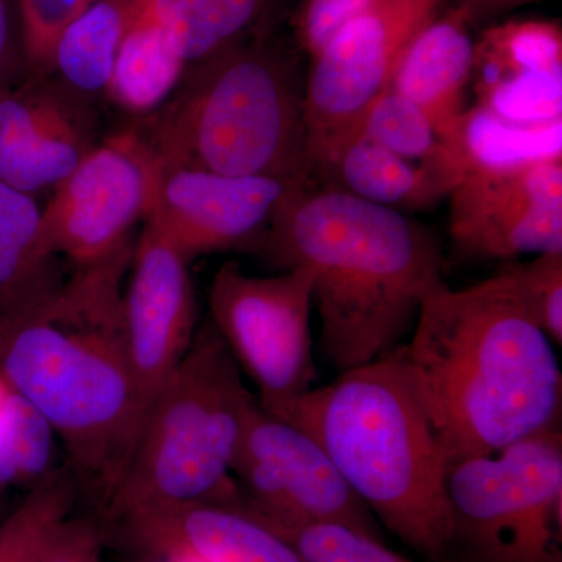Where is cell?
I'll list each match as a JSON object with an SVG mask.
<instances>
[{
	"mask_svg": "<svg viewBox=\"0 0 562 562\" xmlns=\"http://www.w3.org/2000/svg\"><path fill=\"white\" fill-rule=\"evenodd\" d=\"M90 2H91V3H92V2H95V0H90Z\"/></svg>",
	"mask_w": 562,
	"mask_h": 562,
	"instance_id": "obj_36",
	"label": "cell"
},
{
	"mask_svg": "<svg viewBox=\"0 0 562 562\" xmlns=\"http://www.w3.org/2000/svg\"><path fill=\"white\" fill-rule=\"evenodd\" d=\"M138 13L139 0L92 2L61 36L52 74L83 98L106 91L122 40Z\"/></svg>",
	"mask_w": 562,
	"mask_h": 562,
	"instance_id": "obj_22",
	"label": "cell"
},
{
	"mask_svg": "<svg viewBox=\"0 0 562 562\" xmlns=\"http://www.w3.org/2000/svg\"><path fill=\"white\" fill-rule=\"evenodd\" d=\"M11 20L9 0H0V72L10 50Z\"/></svg>",
	"mask_w": 562,
	"mask_h": 562,
	"instance_id": "obj_34",
	"label": "cell"
},
{
	"mask_svg": "<svg viewBox=\"0 0 562 562\" xmlns=\"http://www.w3.org/2000/svg\"><path fill=\"white\" fill-rule=\"evenodd\" d=\"M303 562H413L380 539L339 524H312L276 530Z\"/></svg>",
	"mask_w": 562,
	"mask_h": 562,
	"instance_id": "obj_27",
	"label": "cell"
},
{
	"mask_svg": "<svg viewBox=\"0 0 562 562\" xmlns=\"http://www.w3.org/2000/svg\"><path fill=\"white\" fill-rule=\"evenodd\" d=\"M155 162L144 221L190 262L220 251H255L281 203L297 188L269 177L224 176Z\"/></svg>",
	"mask_w": 562,
	"mask_h": 562,
	"instance_id": "obj_12",
	"label": "cell"
},
{
	"mask_svg": "<svg viewBox=\"0 0 562 562\" xmlns=\"http://www.w3.org/2000/svg\"><path fill=\"white\" fill-rule=\"evenodd\" d=\"M187 68L168 33L138 14L122 40L105 92L121 109L146 116L172 94Z\"/></svg>",
	"mask_w": 562,
	"mask_h": 562,
	"instance_id": "obj_23",
	"label": "cell"
},
{
	"mask_svg": "<svg viewBox=\"0 0 562 562\" xmlns=\"http://www.w3.org/2000/svg\"><path fill=\"white\" fill-rule=\"evenodd\" d=\"M312 308L313 279L305 269L254 277L227 262L214 276L210 322L266 412L280 413L316 387Z\"/></svg>",
	"mask_w": 562,
	"mask_h": 562,
	"instance_id": "obj_9",
	"label": "cell"
},
{
	"mask_svg": "<svg viewBox=\"0 0 562 562\" xmlns=\"http://www.w3.org/2000/svg\"><path fill=\"white\" fill-rule=\"evenodd\" d=\"M536 2L539 0H457L454 9L461 11L462 16L473 29L491 24L492 21L498 20L514 10Z\"/></svg>",
	"mask_w": 562,
	"mask_h": 562,
	"instance_id": "obj_33",
	"label": "cell"
},
{
	"mask_svg": "<svg viewBox=\"0 0 562 562\" xmlns=\"http://www.w3.org/2000/svg\"><path fill=\"white\" fill-rule=\"evenodd\" d=\"M49 422L10 382L0 368V490H31L61 465Z\"/></svg>",
	"mask_w": 562,
	"mask_h": 562,
	"instance_id": "obj_24",
	"label": "cell"
},
{
	"mask_svg": "<svg viewBox=\"0 0 562 562\" xmlns=\"http://www.w3.org/2000/svg\"><path fill=\"white\" fill-rule=\"evenodd\" d=\"M473 55L471 24L454 7L442 10L406 47L391 90L416 103L446 138L465 110Z\"/></svg>",
	"mask_w": 562,
	"mask_h": 562,
	"instance_id": "obj_18",
	"label": "cell"
},
{
	"mask_svg": "<svg viewBox=\"0 0 562 562\" xmlns=\"http://www.w3.org/2000/svg\"><path fill=\"white\" fill-rule=\"evenodd\" d=\"M273 416L316 439L366 508L409 549L430 562H454L449 462L401 347Z\"/></svg>",
	"mask_w": 562,
	"mask_h": 562,
	"instance_id": "obj_4",
	"label": "cell"
},
{
	"mask_svg": "<svg viewBox=\"0 0 562 562\" xmlns=\"http://www.w3.org/2000/svg\"><path fill=\"white\" fill-rule=\"evenodd\" d=\"M63 279L32 194L0 180V312Z\"/></svg>",
	"mask_w": 562,
	"mask_h": 562,
	"instance_id": "obj_21",
	"label": "cell"
},
{
	"mask_svg": "<svg viewBox=\"0 0 562 562\" xmlns=\"http://www.w3.org/2000/svg\"><path fill=\"white\" fill-rule=\"evenodd\" d=\"M232 476L244 506L273 530L339 524L380 539L375 517L308 432L251 403Z\"/></svg>",
	"mask_w": 562,
	"mask_h": 562,
	"instance_id": "obj_10",
	"label": "cell"
},
{
	"mask_svg": "<svg viewBox=\"0 0 562 562\" xmlns=\"http://www.w3.org/2000/svg\"><path fill=\"white\" fill-rule=\"evenodd\" d=\"M453 250L468 260L562 251V158L469 173L450 192Z\"/></svg>",
	"mask_w": 562,
	"mask_h": 562,
	"instance_id": "obj_13",
	"label": "cell"
},
{
	"mask_svg": "<svg viewBox=\"0 0 562 562\" xmlns=\"http://www.w3.org/2000/svg\"><path fill=\"white\" fill-rule=\"evenodd\" d=\"M447 0H382L350 22L314 58L305 81L303 122L312 180L327 177L344 147L360 135L376 99L391 90L406 47Z\"/></svg>",
	"mask_w": 562,
	"mask_h": 562,
	"instance_id": "obj_8",
	"label": "cell"
},
{
	"mask_svg": "<svg viewBox=\"0 0 562 562\" xmlns=\"http://www.w3.org/2000/svg\"><path fill=\"white\" fill-rule=\"evenodd\" d=\"M122 294L125 339L147 406L179 368L198 333L190 261L157 228L144 225Z\"/></svg>",
	"mask_w": 562,
	"mask_h": 562,
	"instance_id": "obj_15",
	"label": "cell"
},
{
	"mask_svg": "<svg viewBox=\"0 0 562 562\" xmlns=\"http://www.w3.org/2000/svg\"><path fill=\"white\" fill-rule=\"evenodd\" d=\"M358 138L371 140L397 157L442 169L452 173L454 179L462 180L452 151L427 114L395 91L387 90L373 102L361 122Z\"/></svg>",
	"mask_w": 562,
	"mask_h": 562,
	"instance_id": "obj_25",
	"label": "cell"
},
{
	"mask_svg": "<svg viewBox=\"0 0 562 562\" xmlns=\"http://www.w3.org/2000/svg\"><path fill=\"white\" fill-rule=\"evenodd\" d=\"M327 177L339 190L394 210L430 209L460 183L452 173L405 160L364 138L344 147Z\"/></svg>",
	"mask_w": 562,
	"mask_h": 562,
	"instance_id": "obj_19",
	"label": "cell"
},
{
	"mask_svg": "<svg viewBox=\"0 0 562 562\" xmlns=\"http://www.w3.org/2000/svg\"><path fill=\"white\" fill-rule=\"evenodd\" d=\"M146 554L150 562H202L181 552H149Z\"/></svg>",
	"mask_w": 562,
	"mask_h": 562,
	"instance_id": "obj_35",
	"label": "cell"
},
{
	"mask_svg": "<svg viewBox=\"0 0 562 562\" xmlns=\"http://www.w3.org/2000/svg\"><path fill=\"white\" fill-rule=\"evenodd\" d=\"M255 251L312 276L322 355L339 372L401 347L428 292L446 283L424 225L335 187L292 190Z\"/></svg>",
	"mask_w": 562,
	"mask_h": 562,
	"instance_id": "obj_3",
	"label": "cell"
},
{
	"mask_svg": "<svg viewBox=\"0 0 562 562\" xmlns=\"http://www.w3.org/2000/svg\"><path fill=\"white\" fill-rule=\"evenodd\" d=\"M475 105L506 120H562V29L546 20L487 25L475 41Z\"/></svg>",
	"mask_w": 562,
	"mask_h": 562,
	"instance_id": "obj_16",
	"label": "cell"
},
{
	"mask_svg": "<svg viewBox=\"0 0 562 562\" xmlns=\"http://www.w3.org/2000/svg\"><path fill=\"white\" fill-rule=\"evenodd\" d=\"M401 353L449 465L560 427V362L505 271L428 292Z\"/></svg>",
	"mask_w": 562,
	"mask_h": 562,
	"instance_id": "obj_2",
	"label": "cell"
},
{
	"mask_svg": "<svg viewBox=\"0 0 562 562\" xmlns=\"http://www.w3.org/2000/svg\"><path fill=\"white\" fill-rule=\"evenodd\" d=\"M90 0H18L22 50L32 76L50 77L61 36Z\"/></svg>",
	"mask_w": 562,
	"mask_h": 562,
	"instance_id": "obj_29",
	"label": "cell"
},
{
	"mask_svg": "<svg viewBox=\"0 0 562 562\" xmlns=\"http://www.w3.org/2000/svg\"><path fill=\"white\" fill-rule=\"evenodd\" d=\"M462 173L501 172L562 158V120L527 124L473 105L443 138Z\"/></svg>",
	"mask_w": 562,
	"mask_h": 562,
	"instance_id": "obj_20",
	"label": "cell"
},
{
	"mask_svg": "<svg viewBox=\"0 0 562 562\" xmlns=\"http://www.w3.org/2000/svg\"><path fill=\"white\" fill-rule=\"evenodd\" d=\"M0 492H2V490H0Z\"/></svg>",
	"mask_w": 562,
	"mask_h": 562,
	"instance_id": "obj_37",
	"label": "cell"
},
{
	"mask_svg": "<svg viewBox=\"0 0 562 562\" xmlns=\"http://www.w3.org/2000/svg\"><path fill=\"white\" fill-rule=\"evenodd\" d=\"M105 538L101 516L72 513L43 539L27 562H102Z\"/></svg>",
	"mask_w": 562,
	"mask_h": 562,
	"instance_id": "obj_31",
	"label": "cell"
},
{
	"mask_svg": "<svg viewBox=\"0 0 562 562\" xmlns=\"http://www.w3.org/2000/svg\"><path fill=\"white\" fill-rule=\"evenodd\" d=\"M133 250L74 268L0 312V368L49 422L79 494L101 519L147 409L122 312Z\"/></svg>",
	"mask_w": 562,
	"mask_h": 562,
	"instance_id": "obj_1",
	"label": "cell"
},
{
	"mask_svg": "<svg viewBox=\"0 0 562 562\" xmlns=\"http://www.w3.org/2000/svg\"><path fill=\"white\" fill-rule=\"evenodd\" d=\"M517 299L553 346L562 344V251L505 269Z\"/></svg>",
	"mask_w": 562,
	"mask_h": 562,
	"instance_id": "obj_28",
	"label": "cell"
},
{
	"mask_svg": "<svg viewBox=\"0 0 562 562\" xmlns=\"http://www.w3.org/2000/svg\"><path fill=\"white\" fill-rule=\"evenodd\" d=\"M382 0H303L295 13L294 33L312 60L350 24Z\"/></svg>",
	"mask_w": 562,
	"mask_h": 562,
	"instance_id": "obj_30",
	"label": "cell"
},
{
	"mask_svg": "<svg viewBox=\"0 0 562 562\" xmlns=\"http://www.w3.org/2000/svg\"><path fill=\"white\" fill-rule=\"evenodd\" d=\"M140 552H181L202 562H303L294 547L244 506L239 490L224 501L188 503L121 524Z\"/></svg>",
	"mask_w": 562,
	"mask_h": 562,
	"instance_id": "obj_17",
	"label": "cell"
},
{
	"mask_svg": "<svg viewBox=\"0 0 562 562\" xmlns=\"http://www.w3.org/2000/svg\"><path fill=\"white\" fill-rule=\"evenodd\" d=\"M79 495L66 464L32 486L0 524V562H27L43 539L74 513Z\"/></svg>",
	"mask_w": 562,
	"mask_h": 562,
	"instance_id": "obj_26",
	"label": "cell"
},
{
	"mask_svg": "<svg viewBox=\"0 0 562 562\" xmlns=\"http://www.w3.org/2000/svg\"><path fill=\"white\" fill-rule=\"evenodd\" d=\"M453 557L562 562V435L552 428L447 472Z\"/></svg>",
	"mask_w": 562,
	"mask_h": 562,
	"instance_id": "obj_7",
	"label": "cell"
},
{
	"mask_svg": "<svg viewBox=\"0 0 562 562\" xmlns=\"http://www.w3.org/2000/svg\"><path fill=\"white\" fill-rule=\"evenodd\" d=\"M155 165L132 128L95 144L41 210L52 254L83 268L131 249L133 227L149 205Z\"/></svg>",
	"mask_w": 562,
	"mask_h": 562,
	"instance_id": "obj_11",
	"label": "cell"
},
{
	"mask_svg": "<svg viewBox=\"0 0 562 562\" xmlns=\"http://www.w3.org/2000/svg\"><path fill=\"white\" fill-rule=\"evenodd\" d=\"M297 63L260 36L188 66L135 135L166 166L312 184Z\"/></svg>",
	"mask_w": 562,
	"mask_h": 562,
	"instance_id": "obj_5",
	"label": "cell"
},
{
	"mask_svg": "<svg viewBox=\"0 0 562 562\" xmlns=\"http://www.w3.org/2000/svg\"><path fill=\"white\" fill-rule=\"evenodd\" d=\"M255 397L210 319L154 395L127 471L102 516L121 525L236 491L232 465Z\"/></svg>",
	"mask_w": 562,
	"mask_h": 562,
	"instance_id": "obj_6",
	"label": "cell"
},
{
	"mask_svg": "<svg viewBox=\"0 0 562 562\" xmlns=\"http://www.w3.org/2000/svg\"><path fill=\"white\" fill-rule=\"evenodd\" d=\"M220 52L257 32L268 0H203Z\"/></svg>",
	"mask_w": 562,
	"mask_h": 562,
	"instance_id": "obj_32",
	"label": "cell"
},
{
	"mask_svg": "<svg viewBox=\"0 0 562 562\" xmlns=\"http://www.w3.org/2000/svg\"><path fill=\"white\" fill-rule=\"evenodd\" d=\"M83 95L50 77L0 80V180L36 194L54 190L95 146Z\"/></svg>",
	"mask_w": 562,
	"mask_h": 562,
	"instance_id": "obj_14",
	"label": "cell"
}]
</instances>
